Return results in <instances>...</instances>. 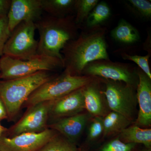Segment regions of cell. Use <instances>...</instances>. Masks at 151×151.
Segmentation results:
<instances>
[{
  "label": "cell",
  "instance_id": "cell-1",
  "mask_svg": "<svg viewBox=\"0 0 151 151\" xmlns=\"http://www.w3.org/2000/svg\"><path fill=\"white\" fill-rule=\"evenodd\" d=\"M105 33L106 29L99 26L88 28L75 39L68 42L61 52L64 72L81 76L88 63L109 60Z\"/></svg>",
  "mask_w": 151,
  "mask_h": 151
},
{
  "label": "cell",
  "instance_id": "cell-2",
  "mask_svg": "<svg viewBox=\"0 0 151 151\" xmlns=\"http://www.w3.org/2000/svg\"><path fill=\"white\" fill-rule=\"evenodd\" d=\"M35 23L40 37L38 55L57 58L63 62L61 50L68 42L78 36L74 16H48L42 17Z\"/></svg>",
  "mask_w": 151,
  "mask_h": 151
},
{
  "label": "cell",
  "instance_id": "cell-3",
  "mask_svg": "<svg viewBox=\"0 0 151 151\" xmlns=\"http://www.w3.org/2000/svg\"><path fill=\"white\" fill-rule=\"evenodd\" d=\"M54 77L50 71H40L21 78L0 80V100L5 108L8 120L14 119L31 94Z\"/></svg>",
  "mask_w": 151,
  "mask_h": 151
},
{
  "label": "cell",
  "instance_id": "cell-4",
  "mask_svg": "<svg viewBox=\"0 0 151 151\" xmlns=\"http://www.w3.org/2000/svg\"><path fill=\"white\" fill-rule=\"evenodd\" d=\"M97 77L73 76L63 72L46 81L29 97L24 105L28 108L42 102L52 101L83 88L95 81Z\"/></svg>",
  "mask_w": 151,
  "mask_h": 151
},
{
  "label": "cell",
  "instance_id": "cell-5",
  "mask_svg": "<svg viewBox=\"0 0 151 151\" xmlns=\"http://www.w3.org/2000/svg\"><path fill=\"white\" fill-rule=\"evenodd\" d=\"M63 62L57 58L37 55L27 60L3 55L0 58V79L9 80L32 75L40 71L63 68Z\"/></svg>",
  "mask_w": 151,
  "mask_h": 151
},
{
  "label": "cell",
  "instance_id": "cell-6",
  "mask_svg": "<svg viewBox=\"0 0 151 151\" xmlns=\"http://www.w3.org/2000/svg\"><path fill=\"white\" fill-rule=\"evenodd\" d=\"M34 22H23L11 33L4 50V55L17 59H30L37 55L38 41Z\"/></svg>",
  "mask_w": 151,
  "mask_h": 151
},
{
  "label": "cell",
  "instance_id": "cell-7",
  "mask_svg": "<svg viewBox=\"0 0 151 151\" xmlns=\"http://www.w3.org/2000/svg\"><path fill=\"white\" fill-rule=\"evenodd\" d=\"M105 89L101 93L106 98L108 107L131 121L134 117L137 103L135 87L122 82L105 79Z\"/></svg>",
  "mask_w": 151,
  "mask_h": 151
},
{
  "label": "cell",
  "instance_id": "cell-8",
  "mask_svg": "<svg viewBox=\"0 0 151 151\" xmlns=\"http://www.w3.org/2000/svg\"><path fill=\"white\" fill-rule=\"evenodd\" d=\"M82 73L86 76L123 82L135 88L138 83L136 70L133 72L126 64L113 62L110 60H100L88 63L84 68Z\"/></svg>",
  "mask_w": 151,
  "mask_h": 151
},
{
  "label": "cell",
  "instance_id": "cell-9",
  "mask_svg": "<svg viewBox=\"0 0 151 151\" xmlns=\"http://www.w3.org/2000/svg\"><path fill=\"white\" fill-rule=\"evenodd\" d=\"M50 101L38 103L28 108L21 119L6 134L12 137L24 133H38L47 129Z\"/></svg>",
  "mask_w": 151,
  "mask_h": 151
},
{
  "label": "cell",
  "instance_id": "cell-10",
  "mask_svg": "<svg viewBox=\"0 0 151 151\" xmlns=\"http://www.w3.org/2000/svg\"><path fill=\"white\" fill-rule=\"evenodd\" d=\"M57 132L47 128L38 133H24L0 138V151H37Z\"/></svg>",
  "mask_w": 151,
  "mask_h": 151
},
{
  "label": "cell",
  "instance_id": "cell-11",
  "mask_svg": "<svg viewBox=\"0 0 151 151\" xmlns=\"http://www.w3.org/2000/svg\"><path fill=\"white\" fill-rule=\"evenodd\" d=\"M43 12L41 0H12L7 15L11 33L23 22L37 21Z\"/></svg>",
  "mask_w": 151,
  "mask_h": 151
},
{
  "label": "cell",
  "instance_id": "cell-12",
  "mask_svg": "<svg viewBox=\"0 0 151 151\" xmlns=\"http://www.w3.org/2000/svg\"><path fill=\"white\" fill-rule=\"evenodd\" d=\"M84 109L82 88L56 100L50 101L49 118L53 121H56L82 113Z\"/></svg>",
  "mask_w": 151,
  "mask_h": 151
},
{
  "label": "cell",
  "instance_id": "cell-13",
  "mask_svg": "<svg viewBox=\"0 0 151 151\" xmlns=\"http://www.w3.org/2000/svg\"><path fill=\"white\" fill-rule=\"evenodd\" d=\"M136 70L138 78L136 97L139 109L135 125L148 128L151 125V79L140 69Z\"/></svg>",
  "mask_w": 151,
  "mask_h": 151
},
{
  "label": "cell",
  "instance_id": "cell-14",
  "mask_svg": "<svg viewBox=\"0 0 151 151\" xmlns=\"http://www.w3.org/2000/svg\"><path fill=\"white\" fill-rule=\"evenodd\" d=\"M88 120L89 116L87 114L79 113L53 121L49 128L58 132L63 137L75 144L82 134Z\"/></svg>",
  "mask_w": 151,
  "mask_h": 151
},
{
  "label": "cell",
  "instance_id": "cell-15",
  "mask_svg": "<svg viewBox=\"0 0 151 151\" xmlns=\"http://www.w3.org/2000/svg\"><path fill=\"white\" fill-rule=\"evenodd\" d=\"M84 108L91 116L102 117L105 113L103 95L99 90L96 82L93 81L82 88Z\"/></svg>",
  "mask_w": 151,
  "mask_h": 151
},
{
  "label": "cell",
  "instance_id": "cell-16",
  "mask_svg": "<svg viewBox=\"0 0 151 151\" xmlns=\"http://www.w3.org/2000/svg\"><path fill=\"white\" fill-rule=\"evenodd\" d=\"M119 139L123 142L129 144H140L146 148L151 149V129L143 128L136 125L130 126L119 134Z\"/></svg>",
  "mask_w": 151,
  "mask_h": 151
},
{
  "label": "cell",
  "instance_id": "cell-17",
  "mask_svg": "<svg viewBox=\"0 0 151 151\" xmlns=\"http://www.w3.org/2000/svg\"><path fill=\"white\" fill-rule=\"evenodd\" d=\"M111 35L116 41L124 44H132L140 39L139 33L137 29L124 19H121L111 31Z\"/></svg>",
  "mask_w": 151,
  "mask_h": 151
},
{
  "label": "cell",
  "instance_id": "cell-18",
  "mask_svg": "<svg viewBox=\"0 0 151 151\" xmlns=\"http://www.w3.org/2000/svg\"><path fill=\"white\" fill-rule=\"evenodd\" d=\"M131 122L120 113L112 111L103 118V137H109L119 134L124 129L129 127Z\"/></svg>",
  "mask_w": 151,
  "mask_h": 151
},
{
  "label": "cell",
  "instance_id": "cell-19",
  "mask_svg": "<svg viewBox=\"0 0 151 151\" xmlns=\"http://www.w3.org/2000/svg\"><path fill=\"white\" fill-rule=\"evenodd\" d=\"M76 0H41L43 12L50 16L64 17L74 11Z\"/></svg>",
  "mask_w": 151,
  "mask_h": 151
},
{
  "label": "cell",
  "instance_id": "cell-20",
  "mask_svg": "<svg viewBox=\"0 0 151 151\" xmlns=\"http://www.w3.org/2000/svg\"><path fill=\"white\" fill-rule=\"evenodd\" d=\"M111 9L108 4L101 1L97 4L86 20L87 27L99 26L111 16Z\"/></svg>",
  "mask_w": 151,
  "mask_h": 151
},
{
  "label": "cell",
  "instance_id": "cell-21",
  "mask_svg": "<svg viewBox=\"0 0 151 151\" xmlns=\"http://www.w3.org/2000/svg\"><path fill=\"white\" fill-rule=\"evenodd\" d=\"M37 151H80L75 144L57 133Z\"/></svg>",
  "mask_w": 151,
  "mask_h": 151
},
{
  "label": "cell",
  "instance_id": "cell-22",
  "mask_svg": "<svg viewBox=\"0 0 151 151\" xmlns=\"http://www.w3.org/2000/svg\"><path fill=\"white\" fill-rule=\"evenodd\" d=\"M99 2L98 0H76L74 11L76 14L74 20L77 26L86 21L89 14Z\"/></svg>",
  "mask_w": 151,
  "mask_h": 151
},
{
  "label": "cell",
  "instance_id": "cell-23",
  "mask_svg": "<svg viewBox=\"0 0 151 151\" xmlns=\"http://www.w3.org/2000/svg\"><path fill=\"white\" fill-rule=\"evenodd\" d=\"M103 117H94L90 122L88 128L86 142L90 144L97 142L103 136Z\"/></svg>",
  "mask_w": 151,
  "mask_h": 151
},
{
  "label": "cell",
  "instance_id": "cell-24",
  "mask_svg": "<svg viewBox=\"0 0 151 151\" xmlns=\"http://www.w3.org/2000/svg\"><path fill=\"white\" fill-rule=\"evenodd\" d=\"M128 5L132 10L141 17L151 18V3L147 0H129Z\"/></svg>",
  "mask_w": 151,
  "mask_h": 151
},
{
  "label": "cell",
  "instance_id": "cell-25",
  "mask_svg": "<svg viewBox=\"0 0 151 151\" xmlns=\"http://www.w3.org/2000/svg\"><path fill=\"white\" fill-rule=\"evenodd\" d=\"M122 58L126 60L134 62L141 68V70L151 79V72L149 64V60L150 55L148 54L145 56L138 55H130L126 53L121 54Z\"/></svg>",
  "mask_w": 151,
  "mask_h": 151
},
{
  "label": "cell",
  "instance_id": "cell-26",
  "mask_svg": "<svg viewBox=\"0 0 151 151\" xmlns=\"http://www.w3.org/2000/svg\"><path fill=\"white\" fill-rule=\"evenodd\" d=\"M136 145L123 142L118 137L106 143L99 151H133Z\"/></svg>",
  "mask_w": 151,
  "mask_h": 151
},
{
  "label": "cell",
  "instance_id": "cell-27",
  "mask_svg": "<svg viewBox=\"0 0 151 151\" xmlns=\"http://www.w3.org/2000/svg\"><path fill=\"white\" fill-rule=\"evenodd\" d=\"M11 32L7 15L0 17V57L4 55V50Z\"/></svg>",
  "mask_w": 151,
  "mask_h": 151
},
{
  "label": "cell",
  "instance_id": "cell-28",
  "mask_svg": "<svg viewBox=\"0 0 151 151\" xmlns=\"http://www.w3.org/2000/svg\"><path fill=\"white\" fill-rule=\"evenodd\" d=\"M12 0H0V17L7 15Z\"/></svg>",
  "mask_w": 151,
  "mask_h": 151
},
{
  "label": "cell",
  "instance_id": "cell-29",
  "mask_svg": "<svg viewBox=\"0 0 151 151\" xmlns=\"http://www.w3.org/2000/svg\"><path fill=\"white\" fill-rule=\"evenodd\" d=\"M5 119H7L6 111L2 102L0 100V121Z\"/></svg>",
  "mask_w": 151,
  "mask_h": 151
},
{
  "label": "cell",
  "instance_id": "cell-30",
  "mask_svg": "<svg viewBox=\"0 0 151 151\" xmlns=\"http://www.w3.org/2000/svg\"><path fill=\"white\" fill-rule=\"evenodd\" d=\"M7 129L3 127V126H2L1 124H0V138L2 137L3 135H4V134H5Z\"/></svg>",
  "mask_w": 151,
  "mask_h": 151
},
{
  "label": "cell",
  "instance_id": "cell-31",
  "mask_svg": "<svg viewBox=\"0 0 151 151\" xmlns=\"http://www.w3.org/2000/svg\"><path fill=\"white\" fill-rule=\"evenodd\" d=\"M140 151H151L150 149H145V150H142Z\"/></svg>",
  "mask_w": 151,
  "mask_h": 151
},
{
  "label": "cell",
  "instance_id": "cell-32",
  "mask_svg": "<svg viewBox=\"0 0 151 151\" xmlns=\"http://www.w3.org/2000/svg\"><path fill=\"white\" fill-rule=\"evenodd\" d=\"M0 73H1V70H0Z\"/></svg>",
  "mask_w": 151,
  "mask_h": 151
}]
</instances>
